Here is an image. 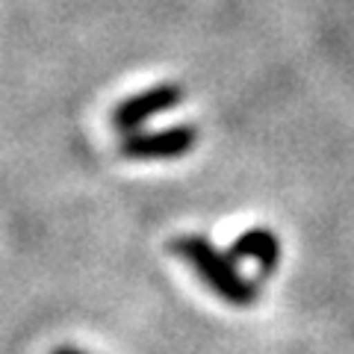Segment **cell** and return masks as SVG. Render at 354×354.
<instances>
[{"label": "cell", "mask_w": 354, "mask_h": 354, "mask_svg": "<svg viewBox=\"0 0 354 354\" xmlns=\"http://www.w3.org/2000/svg\"><path fill=\"white\" fill-rule=\"evenodd\" d=\"M230 254L236 260H251L260 272H274L281 260V242L272 234L269 227H248L242 236H236V242L230 245Z\"/></svg>", "instance_id": "4"}, {"label": "cell", "mask_w": 354, "mask_h": 354, "mask_svg": "<svg viewBox=\"0 0 354 354\" xmlns=\"http://www.w3.org/2000/svg\"><path fill=\"white\" fill-rule=\"evenodd\" d=\"M53 354H86V351H80V348H71V346H62V348H57Z\"/></svg>", "instance_id": "5"}, {"label": "cell", "mask_w": 354, "mask_h": 354, "mask_svg": "<svg viewBox=\"0 0 354 354\" xmlns=\"http://www.w3.org/2000/svg\"><path fill=\"white\" fill-rule=\"evenodd\" d=\"M180 97H183V92H180V86H174V83L151 86V88H145V92L121 101L113 109V124L118 130H124V133L139 130L157 113H169V109H174L177 104H180Z\"/></svg>", "instance_id": "3"}, {"label": "cell", "mask_w": 354, "mask_h": 354, "mask_svg": "<svg viewBox=\"0 0 354 354\" xmlns=\"http://www.w3.org/2000/svg\"><path fill=\"white\" fill-rule=\"evenodd\" d=\"M174 251L189 269H195L201 283L209 292H216L221 301H227L234 307H251L257 301V295H260L257 283L248 281L239 272L234 254L218 251L207 236L186 234L180 239H174Z\"/></svg>", "instance_id": "1"}, {"label": "cell", "mask_w": 354, "mask_h": 354, "mask_svg": "<svg viewBox=\"0 0 354 354\" xmlns=\"http://www.w3.org/2000/svg\"><path fill=\"white\" fill-rule=\"evenodd\" d=\"M195 139H198L195 127L186 124L151 130V133H130L121 142V153L127 160H174L189 153L195 148Z\"/></svg>", "instance_id": "2"}]
</instances>
